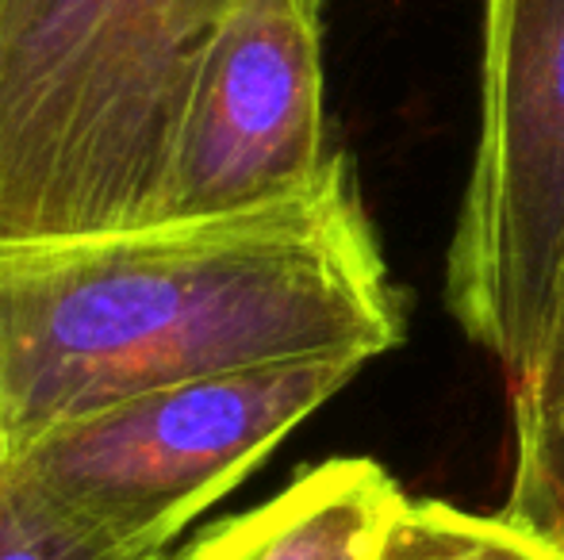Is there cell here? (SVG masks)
I'll return each mask as SVG.
<instances>
[{"label": "cell", "instance_id": "cell-11", "mask_svg": "<svg viewBox=\"0 0 564 560\" xmlns=\"http://www.w3.org/2000/svg\"><path fill=\"white\" fill-rule=\"evenodd\" d=\"M304 8H307V12L319 15V12H323V0H304Z\"/></svg>", "mask_w": 564, "mask_h": 560}, {"label": "cell", "instance_id": "cell-12", "mask_svg": "<svg viewBox=\"0 0 564 560\" xmlns=\"http://www.w3.org/2000/svg\"><path fill=\"white\" fill-rule=\"evenodd\" d=\"M0 4H4V0H0Z\"/></svg>", "mask_w": 564, "mask_h": 560}, {"label": "cell", "instance_id": "cell-3", "mask_svg": "<svg viewBox=\"0 0 564 560\" xmlns=\"http://www.w3.org/2000/svg\"><path fill=\"white\" fill-rule=\"evenodd\" d=\"M564 288V0H484L480 142L446 262L453 319L530 384Z\"/></svg>", "mask_w": 564, "mask_h": 560}, {"label": "cell", "instance_id": "cell-10", "mask_svg": "<svg viewBox=\"0 0 564 560\" xmlns=\"http://www.w3.org/2000/svg\"><path fill=\"white\" fill-rule=\"evenodd\" d=\"M514 411H538V407H557L564 404V288H561V304L553 315L550 327V342H545L542 365L530 376V384L522 392L511 396Z\"/></svg>", "mask_w": 564, "mask_h": 560}, {"label": "cell", "instance_id": "cell-5", "mask_svg": "<svg viewBox=\"0 0 564 560\" xmlns=\"http://www.w3.org/2000/svg\"><path fill=\"white\" fill-rule=\"evenodd\" d=\"M330 162L319 15L304 0H235L188 92L158 219L296 200Z\"/></svg>", "mask_w": 564, "mask_h": 560}, {"label": "cell", "instance_id": "cell-6", "mask_svg": "<svg viewBox=\"0 0 564 560\" xmlns=\"http://www.w3.org/2000/svg\"><path fill=\"white\" fill-rule=\"evenodd\" d=\"M408 495L372 457L300 472L269 503L200 534L177 560H377Z\"/></svg>", "mask_w": 564, "mask_h": 560}, {"label": "cell", "instance_id": "cell-4", "mask_svg": "<svg viewBox=\"0 0 564 560\" xmlns=\"http://www.w3.org/2000/svg\"><path fill=\"white\" fill-rule=\"evenodd\" d=\"M361 365L327 353L170 384L51 426L20 457L105 530L170 549Z\"/></svg>", "mask_w": 564, "mask_h": 560}, {"label": "cell", "instance_id": "cell-1", "mask_svg": "<svg viewBox=\"0 0 564 560\" xmlns=\"http://www.w3.org/2000/svg\"><path fill=\"white\" fill-rule=\"evenodd\" d=\"M400 342V296L341 154L312 193L258 211L4 242L0 449L170 384Z\"/></svg>", "mask_w": 564, "mask_h": 560}, {"label": "cell", "instance_id": "cell-9", "mask_svg": "<svg viewBox=\"0 0 564 560\" xmlns=\"http://www.w3.org/2000/svg\"><path fill=\"white\" fill-rule=\"evenodd\" d=\"M503 518L564 553V404L514 411V480Z\"/></svg>", "mask_w": 564, "mask_h": 560}, {"label": "cell", "instance_id": "cell-8", "mask_svg": "<svg viewBox=\"0 0 564 560\" xmlns=\"http://www.w3.org/2000/svg\"><path fill=\"white\" fill-rule=\"evenodd\" d=\"M377 560H564V553L503 515H468L449 503L408 499L388 526Z\"/></svg>", "mask_w": 564, "mask_h": 560}, {"label": "cell", "instance_id": "cell-7", "mask_svg": "<svg viewBox=\"0 0 564 560\" xmlns=\"http://www.w3.org/2000/svg\"><path fill=\"white\" fill-rule=\"evenodd\" d=\"M51 492L20 453L0 449V560H162Z\"/></svg>", "mask_w": 564, "mask_h": 560}, {"label": "cell", "instance_id": "cell-2", "mask_svg": "<svg viewBox=\"0 0 564 560\" xmlns=\"http://www.w3.org/2000/svg\"><path fill=\"white\" fill-rule=\"evenodd\" d=\"M230 8L0 4V246L158 223L188 92Z\"/></svg>", "mask_w": 564, "mask_h": 560}]
</instances>
